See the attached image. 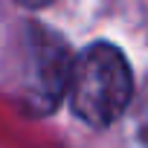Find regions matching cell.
<instances>
[{"label":"cell","mask_w":148,"mask_h":148,"mask_svg":"<svg viewBox=\"0 0 148 148\" xmlns=\"http://www.w3.org/2000/svg\"><path fill=\"white\" fill-rule=\"evenodd\" d=\"M70 108L93 128L113 125L134 99V73L125 52L108 41L84 47L70 64Z\"/></svg>","instance_id":"1"},{"label":"cell","mask_w":148,"mask_h":148,"mask_svg":"<svg viewBox=\"0 0 148 148\" xmlns=\"http://www.w3.org/2000/svg\"><path fill=\"white\" fill-rule=\"evenodd\" d=\"M26 67H23V96L35 108V113H49L67 96L70 64L67 44L41 26H32L26 41Z\"/></svg>","instance_id":"2"},{"label":"cell","mask_w":148,"mask_h":148,"mask_svg":"<svg viewBox=\"0 0 148 148\" xmlns=\"http://www.w3.org/2000/svg\"><path fill=\"white\" fill-rule=\"evenodd\" d=\"M15 3H21L26 9H44V6H52L55 0H15Z\"/></svg>","instance_id":"3"}]
</instances>
